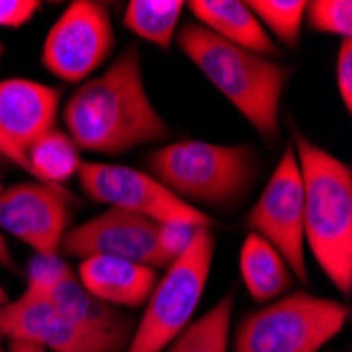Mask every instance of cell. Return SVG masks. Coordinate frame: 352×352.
I'll list each match as a JSON object with an SVG mask.
<instances>
[{
	"instance_id": "7c38bea8",
	"label": "cell",
	"mask_w": 352,
	"mask_h": 352,
	"mask_svg": "<svg viewBox=\"0 0 352 352\" xmlns=\"http://www.w3.org/2000/svg\"><path fill=\"white\" fill-rule=\"evenodd\" d=\"M61 91L30 78L0 80V154L28 171V150L55 129Z\"/></svg>"
},
{
	"instance_id": "5b68a950",
	"label": "cell",
	"mask_w": 352,
	"mask_h": 352,
	"mask_svg": "<svg viewBox=\"0 0 352 352\" xmlns=\"http://www.w3.org/2000/svg\"><path fill=\"white\" fill-rule=\"evenodd\" d=\"M350 318V308L308 292L285 294L243 316L232 352H318Z\"/></svg>"
},
{
	"instance_id": "603a6c76",
	"label": "cell",
	"mask_w": 352,
	"mask_h": 352,
	"mask_svg": "<svg viewBox=\"0 0 352 352\" xmlns=\"http://www.w3.org/2000/svg\"><path fill=\"white\" fill-rule=\"evenodd\" d=\"M70 270L66 262L59 258H47V255H34L28 264V289H36L51 294L59 278Z\"/></svg>"
},
{
	"instance_id": "d4e9b609",
	"label": "cell",
	"mask_w": 352,
	"mask_h": 352,
	"mask_svg": "<svg viewBox=\"0 0 352 352\" xmlns=\"http://www.w3.org/2000/svg\"><path fill=\"white\" fill-rule=\"evenodd\" d=\"M38 9L36 0H0V28H21Z\"/></svg>"
},
{
	"instance_id": "30bf717a",
	"label": "cell",
	"mask_w": 352,
	"mask_h": 352,
	"mask_svg": "<svg viewBox=\"0 0 352 352\" xmlns=\"http://www.w3.org/2000/svg\"><path fill=\"white\" fill-rule=\"evenodd\" d=\"M76 199L63 186L23 182L0 192V232H9L34 255L57 258L70 230Z\"/></svg>"
},
{
	"instance_id": "f546056e",
	"label": "cell",
	"mask_w": 352,
	"mask_h": 352,
	"mask_svg": "<svg viewBox=\"0 0 352 352\" xmlns=\"http://www.w3.org/2000/svg\"><path fill=\"white\" fill-rule=\"evenodd\" d=\"M0 352H5V346H3V338H0Z\"/></svg>"
},
{
	"instance_id": "484cf974",
	"label": "cell",
	"mask_w": 352,
	"mask_h": 352,
	"mask_svg": "<svg viewBox=\"0 0 352 352\" xmlns=\"http://www.w3.org/2000/svg\"><path fill=\"white\" fill-rule=\"evenodd\" d=\"M0 266L9 268V270H17L15 262H13V255H11V249H9L7 239L3 236V232H0Z\"/></svg>"
},
{
	"instance_id": "9c48e42d",
	"label": "cell",
	"mask_w": 352,
	"mask_h": 352,
	"mask_svg": "<svg viewBox=\"0 0 352 352\" xmlns=\"http://www.w3.org/2000/svg\"><path fill=\"white\" fill-rule=\"evenodd\" d=\"M114 49L112 17L104 3L74 0L47 32L43 66L66 82H82Z\"/></svg>"
},
{
	"instance_id": "6da1fadb",
	"label": "cell",
	"mask_w": 352,
	"mask_h": 352,
	"mask_svg": "<svg viewBox=\"0 0 352 352\" xmlns=\"http://www.w3.org/2000/svg\"><path fill=\"white\" fill-rule=\"evenodd\" d=\"M63 124L78 150L110 156L169 138V124L148 98L135 45L72 93L63 106Z\"/></svg>"
},
{
	"instance_id": "44dd1931",
	"label": "cell",
	"mask_w": 352,
	"mask_h": 352,
	"mask_svg": "<svg viewBox=\"0 0 352 352\" xmlns=\"http://www.w3.org/2000/svg\"><path fill=\"white\" fill-rule=\"evenodd\" d=\"M308 25L316 32L350 38L352 34V3L348 0H314L306 5Z\"/></svg>"
},
{
	"instance_id": "5bb4252c",
	"label": "cell",
	"mask_w": 352,
	"mask_h": 352,
	"mask_svg": "<svg viewBox=\"0 0 352 352\" xmlns=\"http://www.w3.org/2000/svg\"><path fill=\"white\" fill-rule=\"evenodd\" d=\"M78 283L93 298L116 308H140L148 302L158 272L118 258H87L78 266Z\"/></svg>"
},
{
	"instance_id": "8992f818",
	"label": "cell",
	"mask_w": 352,
	"mask_h": 352,
	"mask_svg": "<svg viewBox=\"0 0 352 352\" xmlns=\"http://www.w3.org/2000/svg\"><path fill=\"white\" fill-rule=\"evenodd\" d=\"M213 253L211 228H199L188 251L158 276L124 352H163L192 323L209 280Z\"/></svg>"
},
{
	"instance_id": "52a82bcc",
	"label": "cell",
	"mask_w": 352,
	"mask_h": 352,
	"mask_svg": "<svg viewBox=\"0 0 352 352\" xmlns=\"http://www.w3.org/2000/svg\"><path fill=\"white\" fill-rule=\"evenodd\" d=\"M253 234L268 241L289 266L292 274L308 283L304 239V184L294 146L285 148L280 161L266 182L260 199L247 213Z\"/></svg>"
},
{
	"instance_id": "ba28073f",
	"label": "cell",
	"mask_w": 352,
	"mask_h": 352,
	"mask_svg": "<svg viewBox=\"0 0 352 352\" xmlns=\"http://www.w3.org/2000/svg\"><path fill=\"white\" fill-rule=\"evenodd\" d=\"M76 177L89 199L112 209L152 221H186L199 228L213 226V219L205 211L179 201L150 173L112 163H82Z\"/></svg>"
},
{
	"instance_id": "4316f807",
	"label": "cell",
	"mask_w": 352,
	"mask_h": 352,
	"mask_svg": "<svg viewBox=\"0 0 352 352\" xmlns=\"http://www.w3.org/2000/svg\"><path fill=\"white\" fill-rule=\"evenodd\" d=\"M9 352H47L43 346L23 344V342H9Z\"/></svg>"
},
{
	"instance_id": "7402d4cb",
	"label": "cell",
	"mask_w": 352,
	"mask_h": 352,
	"mask_svg": "<svg viewBox=\"0 0 352 352\" xmlns=\"http://www.w3.org/2000/svg\"><path fill=\"white\" fill-rule=\"evenodd\" d=\"M199 226L186 221H156V245L167 266L188 251Z\"/></svg>"
},
{
	"instance_id": "83f0119b",
	"label": "cell",
	"mask_w": 352,
	"mask_h": 352,
	"mask_svg": "<svg viewBox=\"0 0 352 352\" xmlns=\"http://www.w3.org/2000/svg\"><path fill=\"white\" fill-rule=\"evenodd\" d=\"M9 302V294H7V289L3 285H0V306H5Z\"/></svg>"
},
{
	"instance_id": "e0dca14e",
	"label": "cell",
	"mask_w": 352,
	"mask_h": 352,
	"mask_svg": "<svg viewBox=\"0 0 352 352\" xmlns=\"http://www.w3.org/2000/svg\"><path fill=\"white\" fill-rule=\"evenodd\" d=\"M232 312L234 294L230 292L195 323H188L163 352H228Z\"/></svg>"
},
{
	"instance_id": "4fadbf2b",
	"label": "cell",
	"mask_w": 352,
	"mask_h": 352,
	"mask_svg": "<svg viewBox=\"0 0 352 352\" xmlns=\"http://www.w3.org/2000/svg\"><path fill=\"white\" fill-rule=\"evenodd\" d=\"M51 300L63 321H68L89 340L102 344L110 352H124L129 346L135 321L120 308L93 298L68 270L53 287Z\"/></svg>"
},
{
	"instance_id": "ac0fdd59",
	"label": "cell",
	"mask_w": 352,
	"mask_h": 352,
	"mask_svg": "<svg viewBox=\"0 0 352 352\" xmlns=\"http://www.w3.org/2000/svg\"><path fill=\"white\" fill-rule=\"evenodd\" d=\"M82 161L76 144L57 129L38 138L28 150V171L43 184L63 186L78 175Z\"/></svg>"
},
{
	"instance_id": "ffe728a7",
	"label": "cell",
	"mask_w": 352,
	"mask_h": 352,
	"mask_svg": "<svg viewBox=\"0 0 352 352\" xmlns=\"http://www.w3.org/2000/svg\"><path fill=\"white\" fill-rule=\"evenodd\" d=\"M306 5V0H251L247 3L268 34H274L287 47H296L300 43Z\"/></svg>"
},
{
	"instance_id": "2e32d148",
	"label": "cell",
	"mask_w": 352,
	"mask_h": 352,
	"mask_svg": "<svg viewBox=\"0 0 352 352\" xmlns=\"http://www.w3.org/2000/svg\"><path fill=\"white\" fill-rule=\"evenodd\" d=\"M241 276L255 302H274L294 285V274L283 255L262 236L249 232L241 247Z\"/></svg>"
},
{
	"instance_id": "3957f363",
	"label": "cell",
	"mask_w": 352,
	"mask_h": 352,
	"mask_svg": "<svg viewBox=\"0 0 352 352\" xmlns=\"http://www.w3.org/2000/svg\"><path fill=\"white\" fill-rule=\"evenodd\" d=\"M304 184V239L333 287L352 292V171L308 138L296 133Z\"/></svg>"
},
{
	"instance_id": "d6986e66",
	"label": "cell",
	"mask_w": 352,
	"mask_h": 352,
	"mask_svg": "<svg viewBox=\"0 0 352 352\" xmlns=\"http://www.w3.org/2000/svg\"><path fill=\"white\" fill-rule=\"evenodd\" d=\"M184 7L186 3L182 0H131L124 7L122 25L135 36L169 49Z\"/></svg>"
},
{
	"instance_id": "277c9868",
	"label": "cell",
	"mask_w": 352,
	"mask_h": 352,
	"mask_svg": "<svg viewBox=\"0 0 352 352\" xmlns=\"http://www.w3.org/2000/svg\"><path fill=\"white\" fill-rule=\"evenodd\" d=\"M146 165L154 179L192 207L234 209L258 179L260 156L247 144L182 140L154 150Z\"/></svg>"
},
{
	"instance_id": "4dcf8cb0",
	"label": "cell",
	"mask_w": 352,
	"mask_h": 352,
	"mask_svg": "<svg viewBox=\"0 0 352 352\" xmlns=\"http://www.w3.org/2000/svg\"><path fill=\"white\" fill-rule=\"evenodd\" d=\"M0 192H3V182H0Z\"/></svg>"
},
{
	"instance_id": "9a60e30c",
	"label": "cell",
	"mask_w": 352,
	"mask_h": 352,
	"mask_svg": "<svg viewBox=\"0 0 352 352\" xmlns=\"http://www.w3.org/2000/svg\"><path fill=\"white\" fill-rule=\"evenodd\" d=\"M188 9L195 15V21H199L221 41L262 57L278 55L272 36L262 28L247 3H239V0H192L188 3Z\"/></svg>"
},
{
	"instance_id": "f1b7e54d",
	"label": "cell",
	"mask_w": 352,
	"mask_h": 352,
	"mask_svg": "<svg viewBox=\"0 0 352 352\" xmlns=\"http://www.w3.org/2000/svg\"><path fill=\"white\" fill-rule=\"evenodd\" d=\"M3 53H5V47H3V43H0V57H3Z\"/></svg>"
},
{
	"instance_id": "cb8c5ba5",
	"label": "cell",
	"mask_w": 352,
	"mask_h": 352,
	"mask_svg": "<svg viewBox=\"0 0 352 352\" xmlns=\"http://www.w3.org/2000/svg\"><path fill=\"white\" fill-rule=\"evenodd\" d=\"M336 85L344 102V108L350 112L352 108V41L344 38L336 59Z\"/></svg>"
},
{
	"instance_id": "7a4b0ae2",
	"label": "cell",
	"mask_w": 352,
	"mask_h": 352,
	"mask_svg": "<svg viewBox=\"0 0 352 352\" xmlns=\"http://www.w3.org/2000/svg\"><path fill=\"white\" fill-rule=\"evenodd\" d=\"M184 55L226 98L268 144L278 138V114L292 70L211 34L199 21L177 32Z\"/></svg>"
},
{
	"instance_id": "8fae6325",
	"label": "cell",
	"mask_w": 352,
	"mask_h": 352,
	"mask_svg": "<svg viewBox=\"0 0 352 352\" xmlns=\"http://www.w3.org/2000/svg\"><path fill=\"white\" fill-rule=\"evenodd\" d=\"M59 249L68 258H118L154 270L167 268L156 245V221L120 209H108L72 228Z\"/></svg>"
}]
</instances>
